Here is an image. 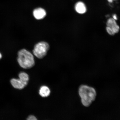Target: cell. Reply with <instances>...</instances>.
<instances>
[{"label":"cell","instance_id":"9a60e30c","mask_svg":"<svg viewBox=\"0 0 120 120\" xmlns=\"http://www.w3.org/2000/svg\"></svg>","mask_w":120,"mask_h":120},{"label":"cell","instance_id":"5bb4252c","mask_svg":"<svg viewBox=\"0 0 120 120\" xmlns=\"http://www.w3.org/2000/svg\"><path fill=\"white\" fill-rule=\"evenodd\" d=\"M108 0L109 1V2L110 3H112V1H113L112 0Z\"/></svg>","mask_w":120,"mask_h":120},{"label":"cell","instance_id":"52a82bcc","mask_svg":"<svg viewBox=\"0 0 120 120\" xmlns=\"http://www.w3.org/2000/svg\"><path fill=\"white\" fill-rule=\"evenodd\" d=\"M50 90L47 86H43L40 88L39 90V94L43 97H46L49 96L50 94Z\"/></svg>","mask_w":120,"mask_h":120},{"label":"cell","instance_id":"8fae6325","mask_svg":"<svg viewBox=\"0 0 120 120\" xmlns=\"http://www.w3.org/2000/svg\"><path fill=\"white\" fill-rule=\"evenodd\" d=\"M28 120H37V118L34 115H31L28 116L27 119Z\"/></svg>","mask_w":120,"mask_h":120},{"label":"cell","instance_id":"6da1fadb","mask_svg":"<svg viewBox=\"0 0 120 120\" xmlns=\"http://www.w3.org/2000/svg\"><path fill=\"white\" fill-rule=\"evenodd\" d=\"M79 93L82 105L86 107L90 105L97 96L96 91L94 88L85 85L79 87Z\"/></svg>","mask_w":120,"mask_h":120},{"label":"cell","instance_id":"ba28073f","mask_svg":"<svg viewBox=\"0 0 120 120\" xmlns=\"http://www.w3.org/2000/svg\"><path fill=\"white\" fill-rule=\"evenodd\" d=\"M76 11L80 14H83L86 11V6L83 3L79 2L76 4L75 6Z\"/></svg>","mask_w":120,"mask_h":120},{"label":"cell","instance_id":"30bf717a","mask_svg":"<svg viewBox=\"0 0 120 120\" xmlns=\"http://www.w3.org/2000/svg\"><path fill=\"white\" fill-rule=\"evenodd\" d=\"M106 29L108 33L110 35H112L115 34V33L109 27L107 26L106 28Z\"/></svg>","mask_w":120,"mask_h":120},{"label":"cell","instance_id":"3957f363","mask_svg":"<svg viewBox=\"0 0 120 120\" xmlns=\"http://www.w3.org/2000/svg\"><path fill=\"white\" fill-rule=\"evenodd\" d=\"M49 47V45L47 43L43 41L40 42L34 46L33 52L37 58L41 59L47 54Z\"/></svg>","mask_w":120,"mask_h":120},{"label":"cell","instance_id":"9c48e42d","mask_svg":"<svg viewBox=\"0 0 120 120\" xmlns=\"http://www.w3.org/2000/svg\"><path fill=\"white\" fill-rule=\"evenodd\" d=\"M19 79L24 82H28L29 80V75L27 73L24 72H21L19 74Z\"/></svg>","mask_w":120,"mask_h":120},{"label":"cell","instance_id":"7a4b0ae2","mask_svg":"<svg viewBox=\"0 0 120 120\" xmlns=\"http://www.w3.org/2000/svg\"><path fill=\"white\" fill-rule=\"evenodd\" d=\"M17 61L19 66L24 69L30 68L35 64L33 55L25 49H21L19 51Z\"/></svg>","mask_w":120,"mask_h":120},{"label":"cell","instance_id":"4fadbf2b","mask_svg":"<svg viewBox=\"0 0 120 120\" xmlns=\"http://www.w3.org/2000/svg\"><path fill=\"white\" fill-rule=\"evenodd\" d=\"M2 54L0 52V60L2 58Z\"/></svg>","mask_w":120,"mask_h":120},{"label":"cell","instance_id":"277c9868","mask_svg":"<svg viewBox=\"0 0 120 120\" xmlns=\"http://www.w3.org/2000/svg\"><path fill=\"white\" fill-rule=\"evenodd\" d=\"M10 83L13 88L15 89L21 90L23 89L28 84V82L22 81L20 79L13 78L10 81Z\"/></svg>","mask_w":120,"mask_h":120},{"label":"cell","instance_id":"5b68a950","mask_svg":"<svg viewBox=\"0 0 120 120\" xmlns=\"http://www.w3.org/2000/svg\"><path fill=\"white\" fill-rule=\"evenodd\" d=\"M33 15L36 19H41L44 18L45 16L46 12L44 9L41 8H38L34 10Z\"/></svg>","mask_w":120,"mask_h":120},{"label":"cell","instance_id":"7c38bea8","mask_svg":"<svg viewBox=\"0 0 120 120\" xmlns=\"http://www.w3.org/2000/svg\"><path fill=\"white\" fill-rule=\"evenodd\" d=\"M113 18L115 20H116V19H117V17L116 15H114L113 16Z\"/></svg>","mask_w":120,"mask_h":120},{"label":"cell","instance_id":"8992f818","mask_svg":"<svg viewBox=\"0 0 120 120\" xmlns=\"http://www.w3.org/2000/svg\"><path fill=\"white\" fill-rule=\"evenodd\" d=\"M107 25L112 30L115 34L118 32L119 30V27L117 25L115 19L113 18L109 19L108 20Z\"/></svg>","mask_w":120,"mask_h":120}]
</instances>
